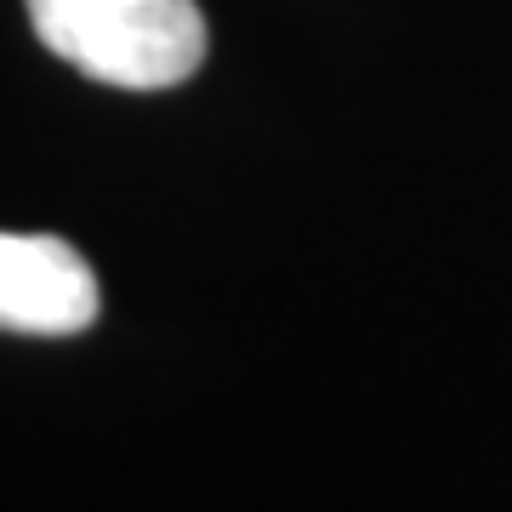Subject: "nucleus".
Wrapping results in <instances>:
<instances>
[{"label":"nucleus","instance_id":"obj_1","mask_svg":"<svg viewBox=\"0 0 512 512\" xmlns=\"http://www.w3.org/2000/svg\"><path fill=\"white\" fill-rule=\"evenodd\" d=\"M46 52L120 92L183 86L205 63L194 0H23Z\"/></svg>","mask_w":512,"mask_h":512},{"label":"nucleus","instance_id":"obj_2","mask_svg":"<svg viewBox=\"0 0 512 512\" xmlns=\"http://www.w3.org/2000/svg\"><path fill=\"white\" fill-rule=\"evenodd\" d=\"M103 308L86 256L57 234H0V330L74 336Z\"/></svg>","mask_w":512,"mask_h":512}]
</instances>
